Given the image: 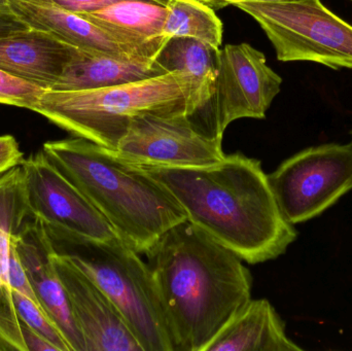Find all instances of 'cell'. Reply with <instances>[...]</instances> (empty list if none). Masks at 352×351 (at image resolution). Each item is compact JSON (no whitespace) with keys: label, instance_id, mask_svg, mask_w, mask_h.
<instances>
[{"label":"cell","instance_id":"1","mask_svg":"<svg viewBox=\"0 0 352 351\" xmlns=\"http://www.w3.org/2000/svg\"><path fill=\"white\" fill-rule=\"evenodd\" d=\"M136 165L173 194L188 222L246 263L276 259L297 238L256 159L236 152L198 168Z\"/></svg>","mask_w":352,"mask_h":351},{"label":"cell","instance_id":"2","mask_svg":"<svg viewBox=\"0 0 352 351\" xmlns=\"http://www.w3.org/2000/svg\"><path fill=\"white\" fill-rule=\"evenodd\" d=\"M146 256L175 351H205L252 299L243 261L188 220Z\"/></svg>","mask_w":352,"mask_h":351},{"label":"cell","instance_id":"3","mask_svg":"<svg viewBox=\"0 0 352 351\" xmlns=\"http://www.w3.org/2000/svg\"><path fill=\"white\" fill-rule=\"evenodd\" d=\"M43 152L138 255H146L167 231L188 220L162 183L104 146L74 137L45 142Z\"/></svg>","mask_w":352,"mask_h":351},{"label":"cell","instance_id":"4","mask_svg":"<svg viewBox=\"0 0 352 351\" xmlns=\"http://www.w3.org/2000/svg\"><path fill=\"white\" fill-rule=\"evenodd\" d=\"M188 93L186 78L179 72H167L109 88L47 90L34 111L76 137L115 152L135 117L188 115Z\"/></svg>","mask_w":352,"mask_h":351},{"label":"cell","instance_id":"5","mask_svg":"<svg viewBox=\"0 0 352 351\" xmlns=\"http://www.w3.org/2000/svg\"><path fill=\"white\" fill-rule=\"evenodd\" d=\"M56 243L111 299L142 350L175 351L152 271L140 255L122 241Z\"/></svg>","mask_w":352,"mask_h":351},{"label":"cell","instance_id":"6","mask_svg":"<svg viewBox=\"0 0 352 351\" xmlns=\"http://www.w3.org/2000/svg\"><path fill=\"white\" fill-rule=\"evenodd\" d=\"M258 23L281 62H314L352 69V26L320 0L240 2Z\"/></svg>","mask_w":352,"mask_h":351},{"label":"cell","instance_id":"7","mask_svg":"<svg viewBox=\"0 0 352 351\" xmlns=\"http://www.w3.org/2000/svg\"><path fill=\"white\" fill-rule=\"evenodd\" d=\"M268 179L285 220L292 225L307 222L352 189V141L302 150Z\"/></svg>","mask_w":352,"mask_h":351},{"label":"cell","instance_id":"8","mask_svg":"<svg viewBox=\"0 0 352 351\" xmlns=\"http://www.w3.org/2000/svg\"><path fill=\"white\" fill-rule=\"evenodd\" d=\"M31 214L55 242L122 241L104 216L43 150L22 164Z\"/></svg>","mask_w":352,"mask_h":351},{"label":"cell","instance_id":"9","mask_svg":"<svg viewBox=\"0 0 352 351\" xmlns=\"http://www.w3.org/2000/svg\"><path fill=\"white\" fill-rule=\"evenodd\" d=\"M221 139L201 130L186 115H144L131 122L113 152L134 164L198 168L223 160Z\"/></svg>","mask_w":352,"mask_h":351},{"label":"cell","instance_id":"10","mask_svg":"<svg viewBox=\"0 0 352 351\" xmlns=\"http://www.w3.org/2000/svg\"><path fill=\"white\" fill-rule=\"evenodd\" d=\"M217 60L211 134L223 138L232 122L265 119L283 78L269 67L264 54L248 43L226 45L217 51Z\"/></svg>","mask_w":352,"mask_h":351},{"label":"cell","instance_id":"11","mask_svg":"<svg viewBox=\"0 0 352 351\" xmlns=\"http://www.w3.org/2000/svg\"><path fill=\"white\" fill-rule=\"evenodd\" d=\"M53 260L86 351H144L105 293L57 249Z\"/></svg>","mask_w":352,"mask_h":351},{"label":"cell","instance_id":"12","mask_svg":"<svg viewBox=\"0 0 352 351\" xmlns=\"http://www.w3.org/2000/svg\"><path fill=\"white\" fill-rule=\"evenodd\" d=\"M10 10L30 28L50 33L93 55L156 58L163 45H136L52 0H10Z\"/></svg>","mask_w":352,"mask_h":351},{"label":"cell","instance_id":"13","mask_svg":"<svg viewBox=\"0 0 352 351\" xmlns=\"http://www.w3.org/2000/svg\"><path fill=\"white\" fill-rule=\"evenodd\" d=\"M16 253L43 308L63 334L70 351H86L63 284L54 264L53 239L37 218H33L16 241Z\"/></svg>","mask_w":352,"mask_h":351},{"label":"cell","instance_id":"14","mask_svg":"<svg viewBox=\"0 0 352 351\" xmlns=\"http://www.w3.org/2000/svg\"><path fill=\"white\" fill-rule=\"evenodd\" d=\"M80 52L50 33L29 28L0 37V70L52 90Z\"/></svg>","mask_w":352,"mask_h":351},{"label":"cell","instance_id":"15","mask_svg":"<svg viewBox=\"0 0 352 351\" xmlns=\"http://www.w3.org/2000/svg\"><path fill=\"white\" fill-rule=\"evenodd\" d=\"M266 299H250L205 351H302Z\"/></svg>","mask_w":352,"mask_h":351},{"label":"cell","instance_id":"16","mask_svg":"<svg viewBox=\"0 0 352 351\" xmlns=\"http://www.w3.org/2000/svg\"><path fill=\"white\" fill-rule=\"evenodd\" d=\"M167 73L156 58H121L80 52L52 90L80 91L140 82Z\"/></svg>","mask_w":352,"mask_h":351},{"label":"cell","instance_id":"17","mask_svg":"<svg viewBox=\"0 0 352 351\" xmlns=\"http://www.w3.org/2000/svg\"><path fill=\"white\" fill-rule=\"evenodd\" d=\"M217 51L190 37H170L156 57L166 72L177 71L188 82V115L206 109L212 101L217 76Z\"/></svg>","mask_w":352,"mask_h":351},{"label":"cell","instance_id":"18","mask_svg":"<svg viewBox=\"0 0 352 351\" xmlns=\"http://www.w3.org/2000/svg\"><path fill=\"white\" fill-rule=\"evenodd\" d=\"M136 45H163L166 6L150 0H123L98 12L78 14Z\"/></svg>","mask_w":352,"mask_h":351},{"label":"cell","instance_id":"19","mask_svg":"<svg viewBox=\"0 0 352 351\" xmlns=\"http://www.w3.org/2000/svg\"><path fill=\"white\" fill-rule=\"evenodd\" d=\"M22 165L0 175V286L10 288V253L31 220ZM12 290V288H10Z\"/></svg>","mask_w":352,"mask_h":351},{"label":"cell","instance_id":"20","mask_svg":"<svg viewBox=\"0 0 352 351\" xmlns=\"http://www.w3.org/2000/svg\"><path fill=\"white\" fill-rule=\"evenodd\" d=\"M163 33L169 37H190L219 51L223 23L208 4L201 0H169Z\"/></svg>","mask_w":352,"mask_h":351},{"label":"cell","instance_id":"21","mask_svg":"<svg viewBox=\"0 0 352 351\" xmlns=\"http://www.w3.org/2000/svg\"><path fill=\"white\" fill-rule=\"evenodd\" d=\"M12 300L21 321L47 338L58 350L70 351L63 334L43 308L41 303L16 291H12Z\"/></svg>","mask_w":352,"mask_h":351},{"label":"cell","instance_id":"22","mask_svg":"<svg viewBox=\"0 0 352 351\" xmlns=\"http://www.w3.org/2000/svg\"><path fill=\"white\" fill-rule=\"evenodd\" d=\"M0 351H27L12 291L0 286Z\"/></svg>","mask_w":352,"mask_h":351},{"label":"cell","instance_id":"23","mask_svg":"<svg viewBox=\"0 0 352 351\" xmlns=\"http://www.w3.org/2000/svg\"><path fill=\"white\" fill-rule=\"evenodd\" d=\"M45 90L0 70V103L34 111Z\"/></svg>","mask_w":352,"mask_h":351},{"label":"cell","instance_id":"24","mask_svg":"<svg viewBox=\"0 0 352 351\" xmlns=\"http://www.w3.org/2000/svg\"><path fill=\"white\" fill-rule=\"evenodd\" d=\"M8 278H10V286L12 291L21 293V294L29 297L32 300L39 302L34 291H33L32 286H31L30 282L27 278L22 262H21L18 253H16V242H14L12 253H10Z\"/></svg>","mask_w":352,"mask_h":351},{"label":"cell","instance_id":"25","mask_svg":"<svg viewBox=\"0 0 352 351\" xmlns=\"http://www.w3.org/2000/svg\"><path fill=\"white\" fill-rule=\"evenodd\" d=\"M24 154L12 135L0 136V175L24 163Z\"/></svg>","mask_w":352,"mask_h":351},{"label":"cell","instance_id":"26","mask_svg":"<svg viewBox=\"0 0 352 351\" xmlns=\"http://www.w3.org/2000/svg\"><path fill=\"white\" fill-rule=\"evenodd\" d=\"M52 1L69 12H76V14H88V12H98L123 0H52Z\"/></svg>","mask_w":352,"mask_h":351},{"label":"cell","instance_id":"27","mask_svg":"<svg viewBox=\"0 0 352 351\" xmlns=\"http://www.w3.org/2000/svg\"><path fill=\"white\" fill-rule=\"evenodd\" d=\"M23 338L27 351H59L51 341L21 321Z\"/></svg>","mask_w":352,"mask_h":351},{"label":"cell","instance_id":"28","mask_svg":"<svg viewBox=\"0 0 352 351\" xmlns=\"http://www.w3.org/2000/svg\"><path fill=\"white\" fill-rule=\"evenodd\" d=\"M30 27L14 12H0V37L6 36L18 31L27 30Z\"/></svg>","mask_w":352,"mask_h":351},{"label":"cell","instance_id":"29","mask_svg":"<svg viewBox=\"0 0 352 351\" xmlns=\"http://www.w3.org/2000/svg\"><path fill=\"white\" fill-rule=\"evenodd\" d=\"M276 1H285V0H206L205 3L208 4L212 8H226L228 5H235L236 3H240V2H276Z\"/></svg>","mask_w":352,"mask_h":351},{"label":"cell","instance_id":"30","mask_svg":"<svg viewBox=\"0 0 352 351\" xmlns=\"http://www.w3.org/2000/svg\"><path fill=\"white\" fill-rule=\"evenodd\" d=\"M0 12H12L10 5V0H0Z\"/></svg>","mask_w":352,"mask_h":351},{"label":"cell","instance_id":"31","mask_svg":"<svg viewBox=\"0 0 352 351\" xmlns=\"http://www.w3.org/2000/svg\"><path fill=\"white\" fill-rule=\"evenodd\" d=\"M150 1L156 2V3L161 4V5L166 6L169 0H150Z\"/></svg>","mask_w":352,"mask_h":351},{"label":"cell","instance_id":"32","mask_svg":"<svg viewBox=\"0 0 352 351\" xmlns=\"http://www.w3.org/2000/svg\"><path fill=\"white\" fill-rule=\"evenodd\" d=\"M201 1L206 2V0H201Z\"/></svg>","mask_w":352,"mask_h":351},{"label":"cell","instance_id":"33","mask_svg":"<svg viewBox=\"0 0 352 351\" xmlns=\"http://www.w3.org/2000/svg\"><path fill=\"white\" fill-rule=\"evenodd\" d=\"M351 1H352V0H351Z\"/></svg>","mask_w":352,"mask_h":351}]
</instances>
